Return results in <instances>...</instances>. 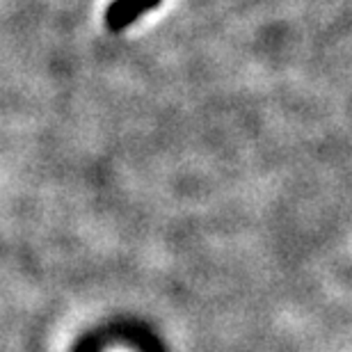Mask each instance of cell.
<instances>
[{
    "label": "cell",
    "instance_id": "1",
    "mask_svg": "<svg viewBox=\"0 0 352 352\" xmlns=\"http://www.w3.org/2000/svg\"><path fill=\"white\" fill-rule=\"evenodd\" d=\"M160 0H115L108 10H105V25L112 32H119L124 28H129L138 16H142L144 12L158 7Z\"/></svg>",
    "mask_w": 352,
    "mask_h": 352
}]
</instances>
